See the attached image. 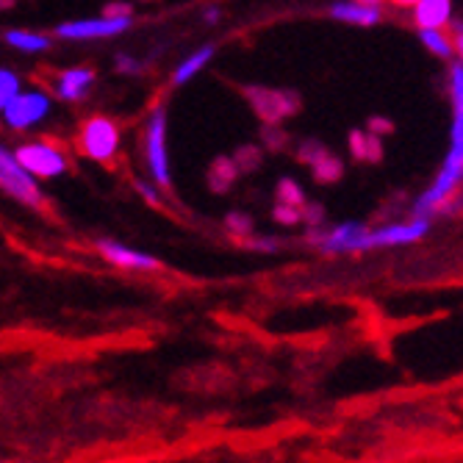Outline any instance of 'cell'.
Masks as SVG:
<instances>
[{"instance_id":"cell-12","label":"cell","mask_w":463,"mask_h":463,"mask_svg":"<svg viewBox=\"0 0 463 463\" xmlns=\"http://www.w3.org/2000/svg\"><path fill=\"white\" fill-rule=\"evenodd\" d=\"M92 80H95L92 70H67L59 80V95L64 100H80L83 95H87Z\"/></svg>"},{"instance_id":"cell-21","label":"cell","mask_w":463,"mask_h":463,"mask_svg":"<svg viewBox=\"0 0 463 463\" xmlns=\"http://www.w3.org/2000/svg\"><path fill=\"white\" fill-rule=\"evenodd\" d=\"M392 4H397V6H416L419 0H392Z\"/></svg>"},{"instance_id":"cell-8","label":"cell","mask_w":463,"mask_h":463,"mask_svg":"<svg viewBox=\"0 0 463 463\" xmlns=\"http://www.w3.org/2000/svg\"><path fill=\"white\" fill-rule=\"evenodd\" d=\"M51 100L39 92H28V95H17L4 111H6V122L12 128H28V125L39 122L42 117L48 114Z\"/></svg>"},{"instance_id":"cell-19","label":"cell","mask_w":463,"mask_h":463,"mask_svg":"<svg viewBox=\"0 0 463 463\" xmlns=\"http://www.w3.org/2000/svg\"><path fill=\"white\" fill-rule=\"evenodd\" d=\"M137 189H139V192H142V194L147 197V203H158V194H156V192H153V189H150L147 184H142V181H137Z\"/></svg>"},{"instance_id":"cell-18","label":"cell","mask_w":463,"mask_h":463,"mask_svg":"<svg viewBox=\"0 0 463 463\" xmlns=\"http://www.w3.org/2000/svg\"><path fill=\"white\" fill-rule=\"evenodd\" d=\"M449 92H452V109L463 111V67L452 64V83H449Z\"/></svg>"},{"instance_id":"cell-15","label":"cell","mask_w":463,"mask_h":463,"mask_svg":"<svg viewBox=\"0 0 463 463\" xmlns=\"http://www.w3.org/2000/svg\"><path fill=\"white\" fill-rule=\"evenodd\" d=\"M6 39H9V45H14V48H20V51H28V53H36V51H45V48H48V36H39V33L9 31Z\"/></svg>"},{"instance_id":"cell-14","label":"cell","mask_w":463,"mask_h":463,"mask_svg":"<svg viewBox=\"0 0 463 463\" xmlns=\"http://www.w3.org/2000/svg\"><path fill=\"white\" fill-rule=\"evenodd\" d=\"M212 56H214V48H203V51H197V53H192L181 67H178V72H175V83H186L189 78H194L208 61H212Z\"/></svg>"},{"instance_id":"cell-9","label":"cell","mask_w":463,"mask_h":463,"mask_svg":"<svg viewBox=\"0 0 463 463\" xmlns=\"http://www.w3.org/2000/svg\"><path fill=\"white\" fill-rule=\"evenodd\" d=\"M100 252L111 261V264H119V267H131V269H158V261L147 252H139V250H131L119 241H109L103 239L100 241Z\"/></svg>"},{"instance_id":"cell-3","label":"cell","mask_w":463,"mask_h":463,"mask_svg":"<svg viewBox=\"0 0 463 463\" xmlns=\"http://www.w3.org/2000/svg\"><path fill=\"white\" fill-rule=\"evenodd\" d=\"M80 145L87 150L90 158H98V161H109L114 153H117V145H119V131L117 125L106 117H95L83 125L80 131Z\"/></svg>"},{"instance_id":"cell-17","label":"cell","mask_w":463,"mask_h":463,"mask_svg":"<svg viewBox=\"0 0 463 463\" xmlns=\"http://www.w3.org/2000/svg\"><path fill=\"white\" fill-rule=\"evenodd\" d=\"M17 95H20V80H17V75L9 72V70H0V111H4Z\"/></svg>"},{"instance_id":"cell-22","label":"cell","mask_w":463,"mask_h":463,"mask_svg":"<svg viewBox=\"0 0 463 463\" xmlns=\"http://www.w3.org/2000/svg\"><path fill=\"white\" fill-rule=\"evenodd\" d=\"M355 4H364V6H377L381 0H355Z\"/></svg>"},{"instance_id":"cell-6","label":"cell","mask_w":463,"mask_h":463,"mask_svg":"<svg viewBox=\"0 0 463 463\" xmlns=\"http://www.w3.org/2000/svg\"><path fill=\"white\" fill-rule=\"evenodd\" d=\"M147 156L156 184L166 186L170 184V166H166V114L161 109L153 111L147 125Z\"/></svg>"},{"instance_id":"cell-2","label":"cell","mask_w":463,"mask_h":463,"mask_svg":"<svg viewBox=\"0 0 463 463\" xmlns=\"http://www.w3.org/2000/svg\"><path fill=\"white\" fill-rule=\"evenodd\" d=\"M0 189H6L12 197H17L25 205H39V200H42L33 175L4 145H0Z\"/></svg>"},{"instance_id":"cell-23","label":"cell","mask_w":463,"mask_h":463,"mask_svg":"<svg viewBox=\"0 0 463 463\" xmlns=\"http://www.w3.org/2000/svg\"><path fill=\"white\" fill-rule=\"evenodd\" d=\"M0 463H20V460H0Z\"/></svg>"},{"instance_id":"cell-1","label":"cell","mask_w":463,"mask_h":463,"mask_svg":"<svg viewBox=\"0 0 463 463\" xmlns=\"http://www.w3.org/2000/svg\"><path fill=\"white\" fill-rule=\"evenodd\" d=\"M460 173H463V111H455V119H452V147L447 153V161L441 166L436 184L422 197H419L416 214L419 217H428L433 208H439L447 200V194L458 186Z\"/></svg>"},{"instance_id":"cell-4","label":"cell","mask_w":463,"mask_h":463,"mask_svg":"<svg viewBox=\"0 0 463 463\" xmlns=\"http://www.w3.org/2000/svg\"><path fill=\"white\" fill-rule=\"evenodd\" d=\"M428 233V217H416L413 222L405 225H389L381 231H361V236L355 239L353 250H372V247H383V244H405V241H416Z\"/></svg>"},{"instance_id":"cell-20","label":"cell","mask_w":463,"mask_h":463,"mask_svg":"<svg viewBox=\"0 0 463 463\" xmlns=\"http://www.w3.org/2000/svg\"><path fill=\"white\" fill-rule=\"evenodd\" d=\"M278 217H280V220H298V214H294V212H283V208L278 212Z\"/></svg>"},{"instance_id":"cell-11","label":"cell","mask_w":463,"mask_h":463,"mask_svg":"<svg viewBox=\"0 0 463 463\" xmlns=\"http://www.w3.org/2000/svg\"><path fill=\"white\" fill-rule=\"evenodd\" d=\"M330 14L335 20H345V23H353V25H377L381 23V9L377 6H364V4H335L330 9Z\"/></svg>"},{"instance_id":"cell-5","label":"cell","mask_w":463,"mask_h":463,"mask_svg":"<svg viewBox=\"0 0 463 463\" xmlns=\"http://www.w3.org/2000/svg\"><path fill=\"white\" fill-rule=\"evenodd\" d=\"M14 156L31 175H39V178H56L64 173V166H67L64 156L51 145H25Z\"/></svg>"},{"instance_id":"cell-13","label":"cell","mask_w":463,"mask_h":463,"mask_svg":"<svg viewBox=\"0 0 463 463\" xmlns=\"http://www.w3.org/2000/svg\"><path fill=\"white\" fill-rule=\"evenodd\" d=\"M361 225L358 222H347V225H339L335 231H330V236L322 241L327 252H342V250H353L355 239L361 236Z\"/></svg>"},{"instance_id":"cell-10","label":"cell","mask_w":463,"mask_h":463,"mask_svg":"<svg viewBox=\"0 0 463 463\" xmlns=\"http://www.w3.org/2000/svg\"><path fill=\"white\" fill-rule=\"evenodd\" d=\"M452 14V0H419L416 23L422 28H441Z\"/></svg>"},{"instance_id":"cell-16","label":"cell","mask_w":463,"mask_h":463,"mask_svg":"<svg viewBox=\"0 0 463 463\" xmlns=\"http://www.w3.org/2000/svg\"><path fill=\"white\" fill-rule=\"evenodd\" d=\"M422 42H425V45H428L436 56L449 59V53H452V42H449L439 28H422Z\"/></svg>"},{"instance_id":"cell-7","label":"cell","mask_w":463,"mask_h":463,"mask_svg":"<svg viewBox=\"0 0 463 463\" xmlns=\"http://www.w3.org/2000/svg\"><path fill=\"white\" fill-rule=\"evenodd\" d=\"M131 17L128 14H109L98 20H78V23H64L59 25V36L64 39H95V36H117L128 31Z\"/></svg>"}]
</instances>
